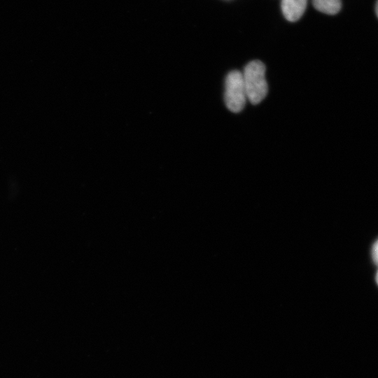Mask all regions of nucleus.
<instances>
[{"mask_svg": "<svg viewBox=\"0 0 378 378\" xmlns=\"http://www.w3.org/2000/svg\"><path fill=\"white\" fill-rule=\"evenodd\" d=\"M375 12H376V15L378 18V0L377 1V3H376V5H375Z\"/></svg>", "mask_w": 378, "mask_h": 378, "instance_id": "obj_6", "label": "nucleus"}, {"mask_svg": "<svg viewBox=\"0 0 378 378\" xmlns=\"http://www.w3.org/2000/svg\"><path fill=\"white\" fill-rule=\"evenodd\" d=\"M307 0H281L284 16L290 22L298 20L304 14Z\"/></svg>", "mask_w": 378, "mask_h": 378, "instance_id": "obj_3", "label": "nucleus"}, {"mask_svg": "<svg viewBox=\"0 0 378 378\" xmlns=\"http://www.w3.org/2000/svg\"><path fill=\"white\" fill-rule=\"evenodd\" d=\"M376 281H377V283L378 284V271H377V274H376Z\"/></svg>", "mask_w": 378, "mask_h": 378, "instance_id": "obj_7", "label": "nucleus"}, {"mask_svg": "<svg viewBox=\"0 0 378 378\" xmlns=\"http://www.w3.org/2000/svg\"><path fill=\"white\" fill-rule=\"evenodd\" d=\"M242 75L247 99L253 104H259L268 91L264 64L259 60L250 62L244 67Z\"/></svg>", "mask_w": 378, "mask_h": 378, "instance_id": "obj_1", "label": "nucleus"}, {"mask_svg": "<svg viewBox=\"0 0 378 378\" xmlns=\"http://www.w3.org/2000/svg\"><path fill=\"white\" fill-rule=\"evenodd\" d=\"M312 2L316 10L328 15L337 13L342 7L341 0H312Z\"/></svg>", "mask_w": 378, "mask_h": 378, "instance_id": "obj_4", "label": "nucleus"}, {"mask_svg": "<svg viewBox=\"0 0 378 378\" xmlns=\"http://www.w3.org/2000/svg\"><path fill=\"white\" fill-rule=\"evenodd\" d=\"M246 100L242 72L233 70L225 78V105L230 111L239 113L244 108Z\"/></svg>", "mask_w": 378, "mask_h": 378, "instance_id": "obj_2", "label": "nucleus"}, {"mask_svg": "<svg viewBox=\"0 0 378 378\" xmlns=\"http://www.w3.org/2000/svg\"><path fill=\"white\" fill-rule=\"evenodd\" d=\"M372 255L374 263L378 266V239L372 246Z\"/></svg>", "mask_w": 378, "mask_h": 378, "instance_id": "obj_5", "label": "nucleus"}]
</instances>
